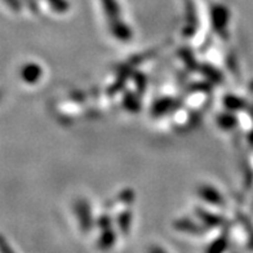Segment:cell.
Listing matches in <instances>:
<instances>
[{
    "mask_svg": "<svg viewBox=\"0 0 253 253\" xmlns=\"http://www.w3.org/2000/svg\"><path fill=\"white\" fill-rule=\"evenodd\" d=\"M226 105L229 109H240L244 106V102L237 97H227Z\"/></svg>",
    "mask_w": 253,
    "mask_h": 253,
    "instance_id": "cell-12",
    "label": "cell"
},
{
    "mask_svg": "<svg viewBox=\"0 0 253 253\" xmlns=\"http://www.w3.org/2000/svg\"><path fill=\"white\" fill-rule=\"evenodd\" d=\"M113 33L115 37L122 40H128L130 38L129 29L124 25H118L117 27H113Z\"/></svg>",
    "mask_w": 253,
    "mask_h": 253,
    "instance_id": "cell-8",
    "label": "cell"
},
{
    "mask_svg": "<svg viewBox=\"0 0 253 253\" xmlns=\"http://www.w3.org/2000/svg\"><path fill=\"white\" fill-rule=\"evenodd\" d=\"M220 124L223 128H233L237 124V119L231 115H223L220 118Z\"/></svg>",
    "mask_w": 253,
    "mask_h": 253,
    "instance_id": "cell-11",
    "label": "cell"
},
{
    "mask_svg": "<svg viewBox=\"0 0 253 253\" xmlns=\"http://www.w3.org/2000/svg\"><path fill=\"white\" fill-rule=\"evenodd\" d=\"M174 227L182 231H187V233H202V227L194 225V222H190L187 220H180L174 222Z\"/></svg>",
    "mask_w": 253,
    "mask_h": 253,
    "instance_id": "cell-4",
    "label": "cell"
},
{
    "mask_svg": "<svg viewBox=\"0 0 253 253\" xmlns=\"http://www.w3.org/2000/svg\"><path fill=\"white\" fill-rule=\"evenodd\" d=\"M78 213H79L80 218V225H82V229L85 231V230H89L92 226V218H90L89 208L85 204V202H79L78 204Z\"/></svg>",
    "mask_w": 253,
    "mask_h": 253,
    "instance_id": "cell-2",
    "label": "cell"
},
{
    "mask_svg": "<svg viewBox=\"0 0 253 253\" xmlns=\"http://www.w3.org/2000/svg\"><path fill=\"white\" fill-rule=\"evenodd\" d=\"M199 195L207 202H211L212 204H222V197H221L216 189L211 186H204L200 189Z\"/></svg>",
    "mask_w": 253,
    "mask_h": 253,
    "instance_id": "cell-3",
    "label": "cell"
},
{
    "mask_svg": "<svg viewBox=\"0 0 253 253\" xmlns=\"http://www.w3.org/2000/svg\"><path fill=\"white\" fill-rule=\"evenodd\" d=\"M226 22H227L226 12H223V10L221 9V13L216 14V18H214V25H216L217 30H223Z\"/></svg>",
    "mask_w": 253,
    "mask_h": 253,
    "instance_id": "cell-9",
    "label": "cell"
},
{
    "mask_svg": "<svg viewBox=\"0 0 253 253\" xmlns=\"http://www.w3.org/2000/svg\"><path fill=\"white\" fill-rule=\"evenodd\" d=\"M227 240L226 238H218L217 240H214L212 246L208 248L207 253H222L223 251L226 250Z\"/></svg>",
    "mask_w": 253,
    "mask_h": 253,
    "instance_id": "cell-6",
    "label": "cell"
},
{
    "mask_svg": "<svg viewBox=\"0 0 253 253\" xmlns=\"http://www.w3.org/2000/svg\"><path fill=\"white\" fill-rule=\"evenodd\" d=\"M114 242H115V234L109 229L107 231H105V233L102 234V237H101L100 248L101 250H109V248L113 247Z\"/></svg>",
    "mask_w": 253,
    "mask_h": 253,
    "instance_id": "cell-5",
    "label": "cell"
},
{
    "mask_svg": "<svg viewBox=\"0 0 253 253\" xmlns=\"http://www.w3.org/2000/svg\"><path fill=\"white\" fill-rule=\"evenodd\" d=\"M22 79L27 83H37L39 78L42 77V69L35 63H29L22 69Z\"/></svg>",
    "mask_w": 253,
    "mask_h": 253,
    "instance_id": "cell-1",
    "label": "cell"
},
{
    "mask_svg": "<svg viewBox=\"0 0 253 253\" xmlns=\"http://www.w3.org/2000/svg\"><path fill=\"white\" fill-rule=\"evenodd\" d=\"M150 253H166V252H164L162 248H159V247H153V248L150 250Z\"/></svg>",
    "mask_w": 253,
    "mask_h": 253,
    "instance_id": "cell-15",
    "label": "cell"
},
{
    "mask_svg": "<svg viewBox=\"0 0 253 253\" xmlns=\"http://www.w3.org/2000/svg\"><path fill=\"white\" fill-rule=\"evenodd\" d=\"M198 216L207 223V225H210V226H217V225H220V218L216 216H212V214H208L204 211H199L198 210Z\"/></svg>",
    "mask_w": 253,
    "mask_h": 253,
    "instance_id": "cell-7",
    "label": "cell"
},
{
    "mask_svg": "<svg viewBox=\"0 0 253 253\" xmlns=\"http://www.w3.org/2000/svg\"><path fill=\"white\" fill-rule=\"evenodd\" d=\"M120 221V229H122V231L123 233H128L129 231V226H130V213L128 212V213H124L120 216L119 218Z\"/></svg>",
    "mask_w": 253,
    "mask_h": 253,
    "instance_id": "cell-10",
    "label": "cell"
},
{
    "mask_svg": "<svg viewBox=\"0 0 253 253\" xmlns=\"http://www.w3.org/2000/svg\"><path fill=\"white\" fill-rule=\"evenodd\" d=\"M100 222L101 227H109V222H110V218H106V217H101V220L98 221Z\"/></svg>",
    "mask_w": 253,
    "mask_h": 253,
    "instance_id": "cell-14",
    "label": "cell"
},
{
    "mask_svg": "<svg viewBox=\"0 0 253 253\" xmlns=\"http://www.w3.org/2000/svg\"><path fill=\"white\" fill-rule=\"evenodd\" d=\"M0 253H12L10 247L8 246V243L5 242V239L1 237H0Z\"/></svg>",
    "mask_w": 253,
    "mask_h": 253,
    "instance_id": "cell-13",
    "label": "cell"
}]
</instances>
